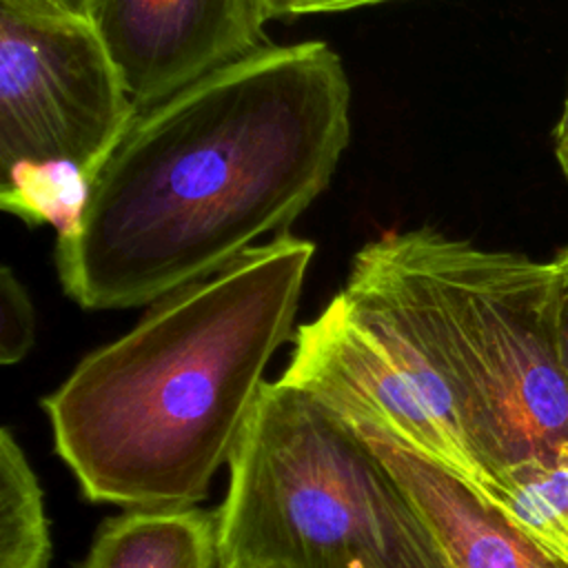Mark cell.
Masks as SVG:
<instances>
[{"label":"cell","mask_w":568,"mask_h":568,"mask_svg":"<svg viewBox=\"0 0 568 568\" xmlns=\"http://www.w3.org/2000/svg\"><path fill=\"white\" fill-rule=\"evenodd\" d=\"M351 140V82L322 40L266 44L135 115L53 260L87 311L153 304L288 226Z\"/></svg>","instance_id":"obj_1"},{"label":"cell","mask_w":568,"mask_h":568,"mask_svg":"<svg viewBox=\"0 0 568 568\" xmlns=\"http://www.w3.org/2000/svg\"><path fill=\"white\" fill-rule=\"evenodd\" d=\"M315 244L271 237L158 302L47 397L58 457L82 495L124 508L195 506L237 444L293 324Z\"/></svg>","instance_id":"obj_2"},{"label":"cell","mask_w":568,"mask_h":568,"mask_svg":"<svg viewBox=\"0 0 568 568\" xmlns=\"http://www.w3.org/2000/svg\"><path fill=\"white\" fill-rule=\"evenodd\" d=\"M344 291L446 384L497 499L521 473L568 466L552 262L479 248L433 226L384 231L353 255Z\"/></svg>","instance_id":"obj_3"},{"label":"cell","mask_w":568,"mask_h":568,"mask_svg":"<svg viewBox=\"0 0 568 568\" xmlns=\"http://www.w3.org/2000/svg\"><path fill=\"white\" fill-rule=\"evenodd\" d=\"M222 568H446L404 486L324 399L264 382L229 457Z\"/></svg>","instance_id":"obj_4"},{"label":"cell","mask_w":568,"mask_h":568,"mask_svg":"<svg viewBox=\"0 0 568 568\" xmlns=\"http://www.w3.org/2000/svg\"><path fill=\"white\" fill-rule=\"evenodd\" d=\"M138 113L89 20L0 9V175L67 164L91 186Z\"/></svg>","instance_id":"obj_5"},{"label":"cell","mask_w":568,"mask_h":568,"mask_svg":"<svg viewBox=\"0 0 568 568\" xmlns=\"http://www.w3.org/2000/svg\"><path fill=\"white\" fill-rule=\"evenodd\" d=\"M282 379L342 415L362 417L479 488L497 504V484L475 457L457 406L433 368L379 317L337 291L293 333Z\"/></svg>","instance_id":"obj_6"},{"label":"cell","mask_w":568,"mask_h":568,"mask_svg":"<svg viewBox=\"0 0 568 568\" xmlns=\"http://www.w3.org/2000/svg\"><path fill=\"white\" fill-rule=\"evenodd\" d=\"M89 22L138 111L268 44L260 0H91Z\"/></svg>","instance_id":"obj_7"},{"label":"cell","mask_w":568,"mask_h":568,"mask_svg":"<svg viewBox=\"0 0 568 568\" xmlns=\"http://www.w3.org/2000/svg\"><path fill=\"white\" fill-rule=\"evenodd\" d=\"M342 417L404 486L433 532L446 568H568V559L544 548L501 506L455 470L375 422Z\"/></svg>","instance_id":"obj_8"},{"label":"cell","mask_w":568,"mask_h":568,"mask_svg":"<svg viewBox=\"0 0 568 568\" xmlns=\"http://www.w3.org/2000/svg\"><path fill=\"white\" fill-rule=\"evenodd\" d=\"M217 510L129 508L95 530L78 568H222Z\"/></svg>","instance_id":"obj_9"},{"label":"cell","mask_w":568,"mask_h":568,"mask_svg":"<svg viewBox=\"0 0 568 568\" xmlns=\"http://www.w3.org/2000/svg\"><path fill=\"white\" fill-rule=\"evenodd\" d=\"M51 528L40 479L13 437L0 433V568H49Z\"/></svg>","instance_id":"obj_10"},{"label":"cell","mask_w":568,"mask_h":568,"mask_svg":"<svg viewBox=\"0 0 568 568\" xmlns=\"http://www.w3.org/2000/svg\"><path fill=\"white\" fill-rule=\"evenodd\" d=\"M89 184L67 164H20L0 175V204L22 222L67 231L84 202Z\"/></svg>","instance_id":"obj_11"},{"label":"cell","mask_w":568,"mask_h":568,"mask_svg":"<svg viewBox=\"0 0 568 568\" xmlns=\"http://www.w3.org/2000/svg\"><path fill=\"white\" fill-rule=\"evenodd\" d=\"M497 504L544 548L568 559V466L504 481Z\"/></svg>","instance_id":"obj_12"},{"label":"cell","mask_w":568,"mask_h":568,"mask_svg":"<svg viewBox=\"0 0 568 568\" xmlns=\"http://www.w3.org/2000/svg\"><path fill=\"white\" fill-rule=\"evenodd\" d=\"M36 344L33 302L9 266L0 271V362H22Z\"/></svg>","instance_id":"obj_13"},{"label":"cell","mask_w":568,"mask_h":568,"mask_svg":"<svg viewBox=\"0 0 568 568\" xmlns=\"http://www.w3.org/2000/svg\"><path fill=\"white\" fill-rule=\"evenodd\" d=\"M555 266V302H552V326L559 364L568 384V244L561 246L550 260Z\"/></svg>","instance_id":"obj_14"},{"label":"cell","mask_w":568,"mask_h":568,"mask_svg":"<svg viewBox=\"0 0 568 568\" xmlns=\"http://www.w3.org/2000/svg\"><path fill=\"white\" fill-rule=\"evenodd\" d=\"M388 0H260L264 20L300 18L311 13H335L348 9H362L368 4H379Z\"/></svg>","instance_id":"obj_15"},{"label":"cell","mask_w":568,"mask_h":568,"mask_svg":"<svg viewBox=\"0 0 568 568\" xmlns=\"http://www.w3.org/2000/svg\"><path fill=\"white\" fill-rule=\"evenodd\" d=\"M91 0H0V9L31 16H67L89 20Z\"/></svg>","instance_id":"obj_16"},{"label":"cell","mask_w":568,"mask_h":568,"mask_svg":"<svg viewBox=\"0 0 568 568\" xmlns=\"http://www.w3.org/2000/svg\"><path fill=\"white\" fill-rule=\"evenodd\" d=\"M552 149H555L557 164H559L561 173L568 180V87H566V98H564L561 113H559L557 124L552 129Z\"/></svg>","instance_id":"obj_17"}]
</instances>
